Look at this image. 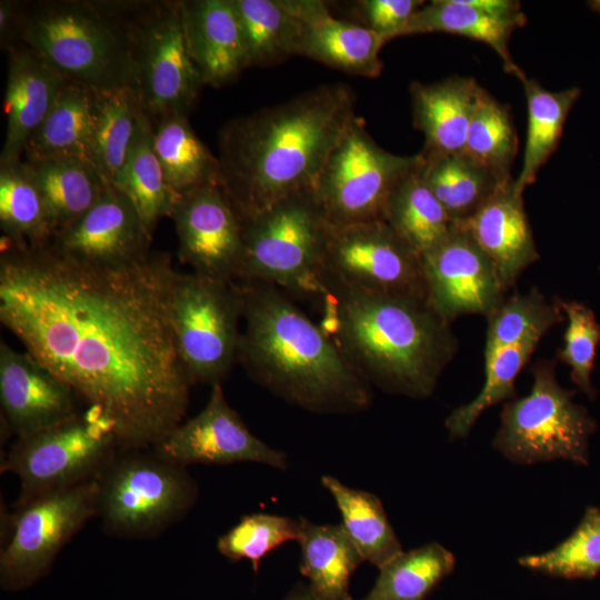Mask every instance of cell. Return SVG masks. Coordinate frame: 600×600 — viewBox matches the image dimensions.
Instances as JSON below:
<instances>
[{
	"mask_svg": "<svg viewBox=\"0 0 600 600\" xmlns=\"http://www.w3.org/2000/svg\"><path fill=\"white\" fill-rule=\"evenodd\" d=\"M176 270L150 252L121 267L1 241L0 320L26 351L114 422L120 449H151L182 422L193 386L170 313Z\"/></svg>",
	"mask_w": 600,
	"mask_h": 600,
	"instance_id": "obj_1",
	"label": "cell"
},
{
	"mask_svg": "<svg viewBox=\"0 0 600 600\" xmlns=\"http://www.w3.org/2000/svg\"><path fill=\"white\" fill-rule=\"evenodd\" d=\"M346 83L321 84L250 114L219 132V183L241 220L313 188L356 116Z\"/></svg>",
	"mask_w": 600,
	"mask_h": 600,
	"instance_id": "obj_2",
	"label": "cell"
},
{
	"mask_svg": "<svg viewBox=\"0 0 600 600\" xmlns=\"http://www.w3.org/2000/svg\"><path fill=\"white\" fill-rule=\"evenodd\" d=\"M236 281L243 326L238 361L257 383L319 413H353L370 406V384L283 290Z\"/></svg>",
	"mask_w": 600,
	"mask_h": 600,
	"instance_id": "obj_3",
	"label": "cell"
},
{
	"mask_svg": "<svg viewBox=\"0 0 600 600\" xmlns=\"http://www.w3.org/2000/svg\"><path fill=\"white\" fill-rule=\"evenodd\" d=\"M321 328L370 384L429 397L458 351L450 323L427 302L369 293L322 279Z\"/></svg>",
	"mask_w": 600,
	"mask_h": 600,
	"instance_id": "obj_4",
	"label": "cell"
},
{
	"mask_svg": "<svg viewBox=\"0 0 600 600\" xmlns=\"http://www.w3.org/2000/svg\"><path fill=\"white\" fill-rule=\"evenodd\" d=\"M132 2H24L18 44L69 82L98 91L131 87Z\"/></svg>",
	"mask_w": 600,
	"mask_h": 600,
	"instance_id": "obj_5",
	"label": "cell"
},
{
	"mask_svg": "<svg viewBox=\"0 0 600 600\" xmlns=\"http://www.w3.org/2000/svg\"><path fill=\"white\" fill-rule=\"evenodd\" d=\"M241 221L243 253L237 280L321 297L323 254L331 224L312 188Z\"/></svg>",
	"mask_w": 600,
	"mask_h": 600,
	"instance_id": "obj_6",
	"label": "cell"
},
{
	"mask_svg": "<svg viewBox=\"0 0 600 600\" xmlns=\"http://www.w3.org/2000/svg\"><path fill=\"white\" fill-rule=\"evenodd\" d=\"M97 517L106 532L149 538L181 520L199 488L186 467L152 449H119L97 477Z\"/></svg>",
	"mask_w": 600,
	"mask_h": 600,
	"instance_id": "obj_7",
	"label": "cell"
},
{
	"mask_svg": "<svg viewBox=\"0 0 600 600\" xmlns=\"http://www.w3.org/2000/svg\"><path fill=\"white\" fill-rule=\"evenodd\" d=\"M531 373L530 392L503 406L493 447L523 464L553 459L587 464L594 420L573 402L576 391L559 384L554 360H538Z\"/></svg>",
	"mask_w": 600,
	"mask_h": 600,
	"instance_id": "obj_8",
	"label": "cell"
},
{
	"mask_svg": "<svg viewBox=\"0 0 600 600\" xmlns=\"http://www.w3.org/2000/svg\"><path fill=\"white\" fill-rule=\"evenodd\" d=\"M120 449L116 424L97 406L24 438H17L1 460V472L20 480V507L50 490L98 477Z\"/></svg>",
	"mask_w": 600,
	"mask_h": 600,
	"instance_id": "obj_9",
	"label": "cell"
},
{
	"mask_svg": "<svg viewBox=\"0 0 600 600\" xmlns=\"http://www.w3.org/2000/svg\"><path fill=\"white\" fill-rule=\"evenodd\" d=\"M170 313L178 352L192 384L222 383L238 361L242 326L238 282L177 271Z\"/></svg>",
	"mask_w": 600,
	"mask_h": 600,
	"instance_id": "obj_10",
	"label": "cell"
},
{
	"mask_svg": "<svg viewBox=\"0 0 600 600\" xmlns=\"http://www.w3.org/2000/svg\"><path fill=\"white\" fill-rule=\"evenodd\" d=\"M132 82L153 127L170 114L188 116L204 82L184 39L179 1H133Z\"/></svg>",
	"mask_w": 600,
	"mask_h": 600,
	"instance_id": "obj_11",
	"label": "cell"
},
{
	"mask_svg": "<svg viewBox=\"0 0 600 600\" xmlns=\"http://www.w3.org/2000/svg\"><path fill=\"white\" fill-rule=\"evenodd\" d=\"M421 152L400 156L381 148L356 117L312 188L332 227L382 220L398 182L423 163Z\"/></svg>",
	"mask_w": 600,
	"mask_h": 600,
	"instance_id": "obj_12",
	"label": "cell"
},
{
	"mask_svg": "<svg viewBox=\"0 0 600 600\" xmlns=\"http://www.w3.org/2000/svg\"><path fill=\"white\" fill-rule=\"evenodd\" d=\"M97 478L50 490L16 507L0 552V583L9 591L33 586L61 549L97 514Z\"/></svg>",
	"mask_w": 600,
	"mask_h": 600,
	"instance_id": "obj_13",
	"label": "cell"
},
{
	"mask_svg": "<svg viewBox=\"0 0 600 600\" xmlns=\"http://www.w3.org/2000/svg\"><path fill=\"white\" fill-rule=\"evenodd\" d=\"M428 303L422 258L384 220L332 227L321 280Z\"/></svg>",
	"mask_w": 600,
	"mask_h": 600,
	"instance_id": "obj_14",
	"label": "cell"
},
{
	"mask_svg": "<svg viewBox=\"0 0 600 600\" xmlns=\"http://www.w3.org/2000/svg\"><path fill=\"white\" fill-rule=\"evenodd\" d=\"M421 258L428 304L446 322L466 314L488 318L504 301L493 262L459 223L453 222L448 237Z\"/></svg>",
	"mask_w": 600,
	"mask_h": 600,
	"instance_id": "obj_15",
	"label": "cell"
},
{
	"mask_svg": "<svg viewBox=\"0 0 600 600\" xmlns=\"http://www.w3.org/2000/svg\"><path fill=\"white\" fill-rule=\"evenodd\" d=\"M151 449L182 467L237 462L288 467L287 454L257 438L230 407L222 383L211 386L209 400L196 417L178 424Z\"/></svg>",
	"mask_w": 600,
	"mask_h": 600,
	"instance_id": "obj_16",
	"label": "cell"
},
{
	"mask_svg": "<svg viewBox=\"0 0 600 600\" xmlns=\"http://www.w3.org/2000/svg\"><path fill=\"white\" fill-rule=\"evenodd\" d=\"M178 257L192 272L237 280L243 253V227L220 183L179 196L172 207Z\"/></svg>",
	"mask_w": 600,
	"mask_h": 600,
	"instance_id": "obj_17",
	"label": "cell"
},
{
	"mask_svg": "<svg viewBox=\"0 0 600 600\" xmlns=\"http://www.w3.org/2000/svg\"><path fill=\"white\" fill-rule=\"evenodd\" d=\"M151 240L131 201L110 184L81 219L54 236L49 247L81 263L121 267L146 258Z\"/></svg>",
	"mask_w": 600,
	"mask_h": 600,
	"instance_id": "obj_18",
	"label": "cell"
},
{
	"mask_svg": "<svg viewBox=\"0 0 600 600\" xmlns=\"http://www.w3.org/2000/svg\"><path fill=\"white\" fill-rule=\"evenodd\" d=\"M72 388L27 351L0 344V402L7 429L24 438L57 426L79 410Z\"/></svg>",
	"mask_w": 600,
	"mask_h": 600,
	"instance_id": "obj_19",
	"label": "cell"
},
{
	"mask_svg": "<svg viewBox=\"0 0 600 600\" xmlns=\"http://www.w3.org/2000/svg\"><path fill=\"white\" fill-rule=\"evenodd\" d=\"M281 1L304 24L299 56L352 76H380L383 68L380 51L389 38L364 26L334 18L323 1Z\"/></svg>",
	"mask_w": 600,
	"mask_h": 600,
	"instance_id": "obj_20",
	"label": "cell"
},
{
	"mask_svg": "<svg viewBox=\"0 0 600 600\" xmlns=\"http://www.w3.org/2000/svg\"><path fill=\"white\" fill-rule=\"evenodd\" d=\"M456 223L462 226L491 259L506 292L540 259L523 193L514 189L513 179L471 217Z\"/></svg>",
	"mask_w": 600,
	"mask_h": 600,
	"instance_id": "obj_21",
	"label": "cell"
},
{
	"mask_svg": "<svg viewBox=\"0 0 600 600\" xmlns=\"http://www.w3.org/2000/svg\"><path fill=\"white\" fill-rule=\"evenodd\" d=\"M180 10L186 44L204 86L222 87L249 68L230 0H180Z\"/></svg>",
	"mask_w": 600,
	"mask_h": 600,
	"instance_id": "obj_22",
	"label": "cell"
},
{
	"mask_svg": "<svg viewBox=\"0 0 600 600\" xmlns=\"http://www.w3.org/2000/svg\"><path fill=\"white\" fill-rule=\"evenodd\" d=\"M3 111L6 137L0 162L21 159L29 137L44 120L68 82L22 44L9 48Z\"/></svg>",
	"mask_w": 600,
	"mask_h": 600,
	"instance_id": "obj_23",
	"label": "cell"
},
{
	"mask_svg": "<svg viewBox=\"0 0 600 600\" xmlns=\"http://www.w3.org/2000/svg\"><path fill=\"white\" fill-rule=\"evenodd\" d=\"M482 87L469 77L452 76L410 86L413 127L424 137L423 154L462 153Z\"/></svg>",
	"mask_w": 600,
	"mask_h": 600,
	"instance_id": "obj_24",
	"label": "cell"
},
{
	"mask_svg": "<svg viewBox=\"0 0 600 600\" xmlns=\"http://www.w3.org/2000/svg\"><path fill=\"white\" fill-rule=\"evenodd\" d=\"M526 22L524 13L497 14L481 8L477 0H434L417 10L402 36L444 32L483 42L499 56L504 71L516 76L521 69L510 54L509 41Z\"/></svg>",
	"mask_w": 600,
	"mask_h": 600,
	"instance_id": "obj_25",
	"label": "cell"
},
{
	"mask_svg": "<svg viewBox=\"0 0 600 600\" xmlns=\"http://www.w3.org/2000/svg\"><path fill=\"white\" fill-rule=\"evenodd\" d=\"M94 107L96 90L68 81L44 120L29 137L22 159L29 162L64 158L89 161Z\"/></svg>",
	"mask_w": 600,
	"mask_h": 600,
	"instance_id": "obj_26",
	"label": "cell"
},
{
	"mask_svg": "<svg viewBox=\"0 0 600 600\" xmlns=\"http://www.w3.org/2000/svg\"><path fill=\"white\" fill-rule=\"evenodd\" d=\"M301 520L300 572L319 600H352L350 578L364 561L342 524Z\"/></svg>",
	"mask_w": 600,
	"mask_h": 600,
	"instance_id": "obj_27",
	"label": "cell"
},
{
	"mask_svg": "<svg viewBox=\"0 0 600 600\" xmlns=\"http://www.w3.org/2000/svg\"><path fill=\"white\" fill-rule=\"evenodd\" d=\"M1 241L20 248L51 244L56 231L30 164L21 159L0 162Z\"/></svg>",
	"mask_w": 600,
	"mask_h": 600,
	"instance_id": "obj_28",
	"label": "cell"
},
{
	"mask_svg": "<svg viewBox=\"0 0 600 600\" xmlns=\"http://www.w3.org/2000/svg\"><path fill=\"white\" fill-rule=\"evenodd\" d=\"M422 156V178L452 222L471 217L512 180L500 178L464 152Z\"/></svg>",
	"mask_w": 600,
	"mask_h": 600,
	"instance_id": "obj_29",
	"label": "cell"
},
{
	"mask_svg": "<svg viewBox=\"0 0 600 600\" xmlns=\"http://www.w3.org/2000/svg\"><path fill=\"white\" fill-rule=\"evenodd\" d=\"M516 77L522 83L527 99L528 127L522 168L513 187L519 193L534 183L540 169L557 150L567 117L581 94L571 87L549 91L520 70Z\"/></svg>",
	"mask_w": 600,
	"mask_h": 600,
	"instance_id": "obj_30",
	"label": "cell"
},
{
	"mask_svg": "<svg viewBox=\"0 0 600 600\" xmlns=\"http://www.w3.org/2000/svg\"><path fill=\"white\" fill-rule=\"evenodd\" d=\"M152 138V126L143 113L126 161L111 183L131 201L151 237L159 221L170 218L178 198L166 181Z\"/></svg>",
	"mask_w": 600,
	"mask_h": 600,
	"instance_id": "obj_31",
	"label": "cell"
},
{
	"mask_svg": "<svg viewBox=\"0 0 600 600\" xmlns=\"http://www.w3.org/2000/svg\"><path fill=\"white\" fill-rule=\"evenodd\" d=\"M27 162L41 189L56 234L81 219L110 186L87 160L64 158Z\"/></svg>",
	"mask_w": 600,
	"mask_h": 600,
	"instance_id": "obj_32",
	"label": "cell"
},
{
	"mask_svg": "<svg viewBox=\"0 0 600 600\" xmlns=\"http://www.w3.org/2000/svg\"><path fill=\"white\" fill-rule=\"evenodd\" d=\"M152 129L154 152L166 181L177 197L219 183L218 157L197 136L188 116H167Z\"/></svg>",
	"mask_w": 600,
	"mask_h": 600,
	"instance_id": "obj_33",
	"label": "cell"
},
{
	"mask_svg": "<svg viewBox=\"0 0 600 600\" xmlns=\"http://www.w3.org/2000/svg\"><path fill=\"white\" fill-rule=\"evenodd\" d=\"M422 164L398 182L382 214V220L421 257L439 246L453 224L424 182Z\"/></svg>",
	"mask_w": 600,
	"mask_h": 600,
	"instance_id": "obj_34",
	"label": "cell"
},
{
	"mask_svg": "<svg viewBox=\"0 0 600 600\" xmlns=\"http://www.w3.org/2000/svg\"><path fill=\"white\" fill-rule=\"evenodd\" d=\"M238 18L249 67H269L299 56L304 24L281 0H230Z\"/></svg>",
	"mask_w": 600,
	"mask_h": 600,
	"instance_id": "obj_35",
	"label": "cell"
},
{
	"mask_svg": "<svg viewBox=\"0 0 600 600\" xmlns=\"http://www.w3.org/2000/svg\"><path fill=\"white\" fill-rule=\"evenodd\" d=\"M143 110L129 87L96 90L90 163L108 183L122 168Z\"/></svg>",
	"mask_w": 600,
	"mask_h": 600,
	"instance_id": "obj_36",
	"label": "cell"
},
{
	"mask_svg": "<svg viewBox=\"0 0 600 600\" xmlns=\"http://www.w3.org/2000/svg\"><path fill=\"white\" fill-rule=\"evenodd\" d=\"M321 482L333 497L341 513V524L364 561L380 569L403 552L377 496L349 488L331 476H322Z\"/></svg>",
	"mask_w": 600,
	"mask_h": 600,
	"instance_id": "obj_37",
	"label": "cell"
},
{
	"mask_svg": "<svg viewBox=\"0 0 600 600\" xmlns=\"http://www.w3.org/2000/svg\"><path fill=\"white\" fill-rule=\"evenodd\" d=\"M454 556L437 542L401 552L379 569L362 600H426L453 571Z\"/></svg>",
	"mask_w": 600,
	"mask_h": 600,
	"instance_id": "obj_38",
	"label": "cell"
},
{
	"mask_svg": "<svg viewBox=\"0 0 600 600\" xmlns=\"http://www.w3.org/2000/svg\"><path fill=\"white\" fill-rule=\"evenodd\" d=\"M539 341L540 338H530L484 357L486 379L480 393L471 402L452 410L446 420L450 439L466 438L484 410L503 400L516 398L517 377Z\"/></svg>",
	"mask_w": 600,
	"mask_h": 600,
	"instance_id": "obj_39",
	"label": "cell"
},
{
	"mask_svg": "<svg viewBox=\"0 0 600 600\" xmlns=\"http://www.w3.org/2000/svg\"><path fill=\"white\" fill-rule=\"evenodd\" d=\"M560 299L550 302L538 289L506 298L488 319L484 357L530 338H542L564 320Z\"/></svg>",
	"mask_w": 600,
	"mask_h": 600,
	"instance_id": "obj_40",
	"label": "cell"
},
{
	"mask_svg": "<svg viewBox=\"0 0 600 600\" xmlns=\"http://www.w3.org/2000/svg\"><path fill=\"white\" fill-rule=\"evenodd\" d=\"M518 146L509 109L482 88L463 152L500 178L511 179L510 168Z\"/></svg>",
	"mask_w": 600,
	"mask_h": 600,
	"instance_id": "obj_41",
	"label": "cell"
},
{
	"mask_svg": "<svg viewBox=\"0 0 600 600\" xmlns=\"http://www.w3.org/2000/svg\"><path fill=\"white\" fill-rule=\"evenodd\" d=\"M530 570L564 579H592L600 572V510L589 508L577 529L556 548L519 558Z\"/></svg>",
	"mask_w": 600,
	"mask_h": 600,
	"instance_id": "obj_42",
	"label": "cell"
},
{
	"mask_svg": "<svg viewBox=\"0 0 600 600\" xmlns=\"http://www.w3.org/2000/svg\"><path fill=\"white\" fill-rule=\"evenodd\" d=\"M301 520L290 517L251 513L220 536L218 551L231 561L248 560L257 573L260 561L280 546L297 541L300 536Z\"/></svg>",
	"mask_w": 600,
	"mask_h": 600,
	"instance_id": "obj_43",
	"label": "cell"
},
{
	"mask_svg": "<svg viewBox=\"0 0 600 600\" xmlns=\"http://www.w3.org/2000/svg\"><path fill=\"white\" fill-rule=\"evenodd\" d=\"M560 304L568 323L557 359L570 368L572 382L590 399H594L597 393L591 374L600 344V323L593 311L581 302L560 300Z\"/></svg>",
	"mask_w": 600,
	"mask_h": 600,
	"instance_id": "obj_44",
	"label": "cell"
},
{
	"mask_svg": "<svg viewBox=\"0 0 600 600\" xmlns=\"http://www.w3.org/2000/svg\"><path fill=\"white\" fill-rule=\"evenodd\" d=\"M423 4L421 0H363L359 8L364 27L392 40L402 36L409 20Z\"/></svg>",
	"mask_w": 600,
	"mask_h": 600,
	"instance_id": "obj_45",
	"label": "cell"
},
{
	"mask_svg": "<svg viewBox=\"0 0 600 600\" xmlns=\"http://www.w3.org/2000/svg\"><path fill=\"white\" fill-rule=\"evenodd\" d=\"M24 1H0V43L7 51L18 44Z\"/></svg>",
	"mask_w": 600,
	"mask_h": 600,
	"instance_id": "obj_46",
	"label": "cell"
},
{
	"mask_svg": "<svg viewBox=\"0 0 600 600\" xmlns=\"http://www.w3.org/2000/svg\"><path fill=\"white\" fill-rule=\"evenodd\" d=\"M284 600H319L309 586H304L300 583L299 586H296L291 592L286 597Z\"/></svg>",
	"mask_w": 600,
	"mask_h": 600,
	"instance_id": "obj_47",
	"label": "cell"
},
{
	"mask_svg": "<svg viewBox=\"0 0 600 600\" xmlns=\"http://www.w3.org/2000/svg\"><path fill=\"white\" fill-rule=\"evenodd\" d=\"M588 4L592 8V10L600 12V0L589 1Z\"/></svg>",
	"mask_w": 600,
	"mask_h": 600,
	"instance_id": "obj_48",
	"label": "cell"
}]
</instances>
